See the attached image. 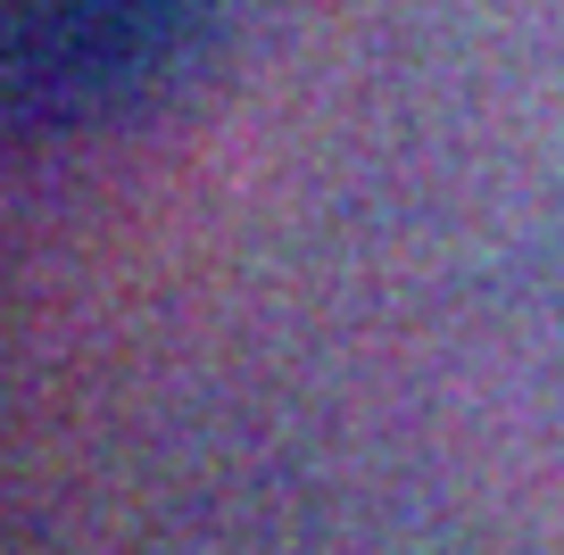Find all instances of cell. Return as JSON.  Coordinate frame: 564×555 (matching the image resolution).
Returning a JSON list of instances; mask_svg holds the SVG:
<instances>
[{
	"instance_id": "1",
	"label": "cell",
	"mask_w": 564,
	"mask_h": 555,
	"mask_svg": "<svg viewBox=\"0 0 564 555\" xmlns=\"http://www.w3.org/2000/svg\"><path fill=\"white\" fill-rule=\"evenodd\" d=\"M175 9L183 0H18V58L58 91H100L117 75H141L159 42H175Z\"/></svg>"
}]
</instances>
